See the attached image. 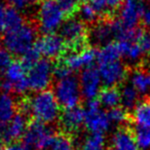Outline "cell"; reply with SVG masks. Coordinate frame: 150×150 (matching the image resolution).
I'll list each match as a JSON object with an SVG mask.
<instances>
[{"label": "cell", "mask_w": 150, "mask_h": 150, "mask_svg": "<svg viewBox=\"0 0 150 150\" xmlns=\"http://www.w3.org/2000/svg\"><path fill=\"white\" fill-rule=\"evenodd\" d=\"M86 0H57V2L60 4L64 13H66L67 19L74 17L76 13H78L81 5L86 2Z\"/></svg>", "instance_id": "f546056e"}, {"label": "cell", "mask_w": 150, "mask_h": 150, "mask_svg": "<svg viewBox=\"0 0 150 150\" xmlns=\"http://www.w3.org/2000/svg\"><path fill=\"white\" fill-rule=\"evenodd\" d=\"M79 86L81 95L88 101L96 100L100 94L102 79H101L100 73L97 68L94 66L86 68L81 71L79 76Z\"/></svg>", "instance_id": "4fadbf2b"}, {"label": "cell", "mask_w": 150, "mask_h": 150, "mask_svg": "<svg viewBox=\"0 0 150 150\" xmlns=\"http://www.w3.org/2000/svg\"><path fill=\"white\" fill-rule=\"evenodd\" d=\"M57 134L47 125H44L37 120L29 122L23 143L35 150H48L52 144Z\"/></svg>", "instance_id": "8992f818"}, {"label": "cell", "mask_w": 150, "mask_h": 150, "mask_svg": "<svg viewBox=\"0 0 150 150\" xmlns=\"http://www.w3.org/2000/svg\"><path fill=\"white\" fill-rule=\"evenodd\" d=\"M18 113V104L15 97L9 93L0 96V127H4Z\"/></svg>", "instance_id": "603a6c76"}, {"label": "cell", "mask_w": 150, "mask_h": 150, "mask_svg": "<svg viewBox=\"0 0 150 150\" xmlns=\"http://www.w3.org/2000/svg\"><path fill=\"white\" fill-rule=\"evenodd\" d=\"M48 150H76L73 136L66 133L57 134Z\"/></svg>", "instance_id": "4316f807"}, {"label": "cell", "mask_w": 150, "mask_h": 150, "mask_svg": "<svg viewBox=\"0 0 150 150\" xmlns=\"http://www.w3.org/2000/svg\"><path fill=\"white\" fill-rule=\"evenodd\" d=\"M28 125L29 122L27 120V115L18 112L15 117L2 129V137L4 142L11 144L23 138Z\"/></svg>", "instance_id": "e0dca14e"}, {"label": "cell", "mask_w": 150, "mask_h": 150, "mask_svg": "<svg viewBox=\"0 0 150 150\" xmlns=\"http://www.w3.org/2000/svg\"><path fill=\"white\" fill-rule=\"evenodd\" d=\"M37 41V31L32 24L23 23L22 25L4 32L2 37L3 47L11 54L24 56L35 46Z\"/></svg>", "instance_id": "7a4b0ae2"}, {"label": "cell", "mask_w": 150, "mask_h": 150, "mask_svg": "<svg viewBox=\"0 0 150 150\" xmlns=\"http://www.w3.org/2000/svg\"><path fill=\"white\" fill-rule=\"evenodd\" d=\"M136 141L140 150H147L150 148V127H137L134 129Z\"/></svg>", "instance_id": "1f68e13d"}, {"label": "cell", "mask_w": 150, "mask_h": 150, "mask_svg": "<svg viewBox=\"0 0 150 150\" xmlns=\"http://www.w3.org/2000/svg\"><path fill=\"white\" fill-rule=\"evenodd\" d=\"M37 1L39 0H7L9 6L13 7L19 11L29 8L31 5L35 4Z\"/></svg>", "instance_id": "8d00e7d4"}, {"label": "cell", "mask_w": 150, "mask_h": 150, "mask_svg": "<svg viewBox=\"0 0 150 150\" xmlns=\"http://www.w3.org/2000/svg\"><path fill=\"white\" fill-rule=\"evenodd\" d=\"M38 29L44 34L54 33L67 20L57 0H40L36 13Z\"/></svg>", "instance_id": "3957f363"}, {"label": "cell", "mask_w": 150, "mask_h": 150, "mask_svg": "<svg viewBox=\"0 0 150 150\" xmlns=\"http://www.w3.org/2000/svg\"><path fill=\"white\" fill-rule=\"evenodd\" d=\"M139 93L131 84L123 86L120 90V106L127 110L134 109L139 102Z\"/></svg>", "instance_id": "484cf974"}, {"label": "cell", "mask_w": 150, "mask_h": 150, "mask_svg": "<svg viewBox=\"0 0 150 150\" xmlns=\"http://www.w3.org/2000/svg\"><path fill=\"white\" fill-rule=\"evenodd\" d=\"M4 150H33L32 148H30L28 145H26L23 142H15L11 143L7 146L6 148H4Z\"/></svg>", "instance_id": "f35d334b"}, {"label": "cell", "mask_w": 150, "mask_h": 150, "mask_svg": "<svg viewBox=\"0 0 150 150\" xmlns=\"http://www.w3.org/2000/svg\"><path fill=\"white\" fill-rule=\"evenodd\" d=\"M52 92L60 106L64 109H70L79 106L82 97L79 80L73 75L57 80Z\"/></svg>", "instance_id": "5b68a950"}, {"label": "cell", "mask_w": 150, "mask_h": 150, "mask_svg": "<svg viewBox=\"0 0 150 150\" xmlns=\"http://www.w3.org/2000/svg\"><path fill=\"white\" fill-rule=\"evenodd\" d=\"M121 58L129 63H138L145 54L138 43V39H122L116 41Z\"/></svg>", "instance_id": "7402d4cb"}, {"label": "cell", "mask_w": 150, "mask_h": 150, "mask_svg": "<svg viewBox=\"0 0 150 150\" xmlns=\"http://www.w3.org/2000/svg\"><path fill=\"white\" fill-rule=\"evenodd\" d=\"M40 60V54L38 52V50H36V47L34 46L33 48L26 52L24 56H22V61L21 62L25 65L26 68H30L31 66H33L35 63H37Z\"/></svg>", "instance_id": "d6a6232c"}, {"label": "cell", "mask_w": 150, "mask_h": 150, "mask_svg": "<svg viewBox=\"0 0 150 150\" xmlns=\"http://www.w3.org/2000/svg\"><path fill=\"white\" fill-rule=\"evenodd\" d=\"M138 43L140 47L142 48L144 54H149L150 52V31L142 30L138 38Z\"/></svg>", "instance_id": "d590c367"}, {"label": "cell", "mask_w": 150, "mask_h": 150, "mask_svg": "<svg viewBox=\"0 0 150 150\" xmlns=\"http://www.w3.org/2000/svg\"><path fill=\"white\" fill-rule=\"evenodd\" d=\"M91 6L95 9L99 19H112L115 13L119 11L125 0H86Z\"/></svg>", "instance_id": "ffe728a7"}, {"label": "cell", "mask_w": 150, "mask_h": 150, "mask_svg": "<svg viewBox=\"0 0 150 150\" xmlns=\"http://www.w3.org/2000/svg\"><path fill=\"white\" fill-rule=\"evenodd\" d=\"M90 38L95 44L102 46L113 42L112 40L115 39L113 19L101 20L95 24L90 31Z\"/></svg>", "instance_id": "ac0fdd59"}, {"label": "cell", "mask_w": 150, "mask_h": 150, "mask_svg": "<svg viewBox=\"0 0 150 150\" xmlns=\"http://www.w3.org/2000/svg\"><path fill=\"white\" fill-rule=\"evenodd\" d=\"M145 5L141 0H125L119 11L118 22L125 29H135L142 19Z\"/></svg>", "instance_id": "9a60e30c"}, {"label": "cell", "mask_w": 150, "mask_h": 150, "mask_svg": "<svg viewBox=\"0 0 150 150\" xmlns=\"http://www.w3.org/2000/svg\"><path fill=\"white\" fill-rule=\"evenodd\" d=\"M23 23L25 22L21 11L9 5H0V31L6 32Z\"/></svg>", "instance_id": "d6986e66"}, {"label": "cell", "mask_w": 150, "mask_h": 150, "mask_svg": "<svg viewBox=\"0 0 150 150\" xmlns=\"http://www.w3.org/2000/svg\"><path fill=\"white\" fill-rule=\"evenodd\" d=\"M13 62V54L5 47H0V72L4 73Z\"/></svg>", "instance_id": "e575fe53"}, {"label": "cell", "mask_w": 150, "mask_h": 150, "mask_svg": "<svg viewBox=\"0 0 150 150\" xmlns=\"http://www.w3.org/2000/svg\"><path fill=\"white\" fill-rule=\"evenodd\" d=\"M60 35L66 42L68 52L88 47L90 41V30L79 18H68L60 29Z\"/></svg>", "instance_id": "277c9868"}, {"label": "cell", "mask_w": 150, "mask_h": 150, "mask_svg": "<svg viewBox=\"0 0 150 150\" xmlns=\"http://www.w3.org/2000/svg\"><path fill=\"white\" fill-rule=\"evenodd\" d=\"M28 69L25 65L20 62H13V64L4 71V80L2 82V88L5 93L13 92L18 95H24L29 91V84L27 79Z\"/></svg>", "instance_id": "ba28073f"}, {"label": "cell", "mask_w": 150, "mask_h": 150, "mask_svg": "<svg viewBox=\"0 0 150 150\" xmlns=\"http://www.w3.org/2000/svg\"><path fill=\"white\" fill-rule=\"evenodd\" d=\"M129 84L139 94H147L150 92V72L148 69L138 67L129 74Z\"/></svg>", "instance_id": "cb8c5ba5"}, {"label": "cell", "mask_w": 150, "mask_h": 150, "mask_svg": "<svg viewBox=\"0 0 150 150\" xmlns=\"http://www.w3.org/2000/svg\"><path fill=\"white\" fill-rule=\"evenodd\" d=\"M97 59L98 50L94 47L88 46L79 50L68 52L61 59V61L73 72L94 66L95 62H97Z\"/></svg>", "instance_id": "7c38bea8"}, {"label": "cell", "mask_w": 150, "mask_h": 150, "mask_svg": "<svg viewBox=\"0 0 150 150\" xmlns=\"http://www.w3.org/2000/svg\"><path fill=\"white\" fill-rule=\"evenodd\" d=\"M78 13H79V19L81 20L82 22L88 25V24H96L100 21L98 15L95 11V9L91 6V4L86 1L83 4L81 5V7L78 11Z\"/></svg>", "instance_id": "4dcf8cb0"}, {"label": "cell", "mask_w": 150, "mask_h": 150, "mask_svg": "<svg viewBox=\"0 0 150 150\" xmlns=\"http://www.w3.org/2000/svg\"><path fill=\"white\" fill-rule=\"evenodd\" d=\"M0 92H1V86H0ZM0 96H1V94H0Z\"/></svg>", "instance_id": "b9f144b4"}, {"label": "cell", "mask_w": 150, "mask_h": 150, "mask_svg": "<svg viewBox=\"0 0 150 150\" xmlns=\"http://www.w3.org/2000/svg\"><path fill=\"white\" fill-rule=\"evenodd\" d=\"M72 75V71L64 64L61 60L58 61L57 64L54 65V76L57 79H63Z\"/></svg>", "instance_id": "836d02e7"}, {"label": "cell", "mask_w": 150, "mask_h": 150, "mask_svg": "<svg viewBox=\"0 0 150 150\" xmlns=\"http://www.w3.org/2000/svg\"><path fill=\"white\" fill-rule=\"evenodd\" d=\"M3 142H4V140H3L2 134L0 133V150H4L3 149Z\"/></svg>", "instance_id": "ab89813d"}, {"label": "cell", "mask_w": 150, "mask_h": 150, "mask_svg": "<svg viewBox=\"0 0 150 150\" xmlns=\"http://www.w3.org/2000/svg\"><path fill=\"white\" fill-rule=\"evenodd\" d=\"M54 77V64L47 59H40L33 66L28 68L29 90L35 93L47 90Z\"/></svg>", "instance_id": "52a82bcc"}, {"label": "cell", "mask_w": 150, "mask_h": 150, "mask_svg": "<svg viewBox=\"0 0 150 150\" xmlns=\"http://www.w3.org/2000/svg\"><path fill=\"white\" fill-rule=\"evenodd\" d=\"M100 105L106 109H113L120 106V90L106 86L100 92L98 99Z\"/></svg>", "instance_id": "d4e9b609"}, {"label": "cell", "mask_w": 150, "mask_h": 150, "mask_svg": "<svg viewBox=\"0 0 150 150\" xmlns=\"http://www.w3.org/2000/svg\"><path fill=\"white\" fill-rule=\"evenodd\" d=\"M148 70H149V72H150V64H149V69H148Z\"/></svg>", "instance_id": "60d3db41"}, {"label": "cell", "mask_w": 150, "mask_h": 150, "mask_svg": "<svg viewBox=\"0 0 150 150\" xmlns=\"http://www.w3.org/2000/svg\"><path fill=\"white\" fill-rule=\"evenodd\" d=\"M107 150H140L133 127L127 125L119 127L113 133Z\"/></svg>", "instance_id": "2e32d148"}, {"label": "cell", "mask_w": 150, "mask_h": 150, "mask_svg": "<svg viewBox=\"0 0 150 150\" xmlns=\"http://www.w3.org/2000/svg\"><path fill=\"white\" fill-rule=\"evenodd\" d=\"M20 110L21 113L31 115L34 120L44 125L54 123L59 120L61 115V106L50 90L35 93L30 98L22 101Z\"/></svg>", "instance_id": "6da1fadb"}, {"label": "cell", "mask_w": 150, "mask_h": 150, "mask_svg": "<svg viewBox=\"0 0 150 150\" xmlns=\"http://www.w3.org/2000/svg\"><path fill=\"white\" fill-rule=\"evenodd\" d=\"M35 47L40 54L47 60H61L68 52L66 42L60 34L50 33L44 34L38 38L35 43Z\"/></svg>", "instance_id": "30bf717a"}, {"label": "cell", "mask_w": 150, "mask_h": 150, "mask_svg": "<svg viewBox=\"0 0 150 150\" xmlns=\"http://www.w3.org/2000/svg\"><path fill=\"white\" fill-rule=\"evenodd\" d=\"M107 113H108V117L110 119L111 125L115 123V125H118L119 127H121V125H125V123L129 121V112H127V109H125L121 106L110 109Z\"/></svg>", "instance_id": "f1b7e54d"}, {"label": "cell", "mask_w": 150, "mask_h": 150, "mask_svg": "<svg viewBox=\"0 0 150 150\" xmlns=\"http://www.w3.org/2000/svg\"><path fill=\"white\" fill-rule=\"evenodd\" d=\"M129 121L137 127H150V97L138 102L129 114Z\"/></svg>", "instance_id": "44dd1931"}, {"label": "cell", "mask_w": 150, "mask_h": 150, "mask_svg": "<svg viewBox=\"0 0 150 150\" xmlns=\"http://www.w3.org/2000/svg\"><path fill=\"white\" fill-rule=\"evenodd\" d=\"M141 22L144 27L150 31V4L144 7V11H143V15H142Z\"/></svg>", "instance_id": "74e56055"}, {"label": "cell", "mask_w": 150, "mask_h": 150, "mask_svg": "<svg viewBox=\"0 0 150 150\" xmlns=\"http://www.w3.org/2000/svg\"><path fill=\"white\" fill-rule=\"evenodd\" d=\"M105 144V137L101 134H91L86 138L80 146L79 150H107Z\"/></svg>", "instance_id": "83f0119b"}, {"label": "cell", "mask_w": 150, "mask_h": 150, "mask_svg": "<svg viewBox=\"0 0 150 150\" xmlns=\"http://www.w3.org/2000/svg\"><path fill=\"white\" fill-rule=\"evenodd\" d=\"M84 111H86L84 127L91 134L104 135L105 132L109 129L111 122L108 117V113L103 110L99 101L97 99L88 101L86 103Z\"/></svg>", "instance_id": "9c48e42d"}, {"label": "cell", "mask_w": 150, "mask_h": 150, "mask_svg": "<svg viewBox=\"0 0 150 150\" xmlns=\"http://www.w3.org/2000/svg\"><path fill=\"white\" fill-rule=\"evenodd\" d=\"M98 70L103 84L110 88L121 86L129 75V70L120 59L98 63Z\"/></svg>", "instance_id": "8fae6325"}, {"label": "cell", "mask_w": 150, "mask_h": 150, "mask_svg": "<svg viewBox=\"0 0 150 150\" xmlns=\"http://www.w3.org/2000/svg\"><path fill=\"white\" fill-rule=\"evenodd\" d=\"M84 120H86L84 108L77 106L74 108L64 109V111L61 112L59 123L63 133L74 136L81 129L82 127H84Z\"/></svg>", "instance_id": "5bb4252c"}]
</instances>
